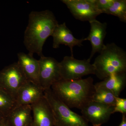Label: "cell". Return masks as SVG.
Instances as JSON below:
<instances>
[{"mask_svg":"<svg viewBox=\"0 0 126 126\" xmlns=\"http://www.w3.org/2000/svg\"><path fill=\"white\" fill-rule=\"evenodd\" d=\"M58 24L54 14L50 11L31 12L24 34V44L28 54L33 56L36 54L40 57L44 56V44L47 39L52 36Z\"/></svg>","mask_w":126,"mask_h":126,"instance_id":"cell-1","label":"cell"},{"mask_svg":"<svg viewBox=\"0 0 126 126\" xmlns=\"http://www.w3.org/2000/svg\"><path fill=\"white\" fill-rule=\"evenodd\" d=\"M51 89L69 108L80 110L92 101L95 92L94 79L91 77L72 80L61 79L54 83Z\"/></svg>","mask_w":126,"mask_h":126,"instance_id":"cell-2","label":"cell"},{"mask_svg":"<svg viewBox=\"0 0 126 126\" xmlns=\"http://www.w3.org/2000/svg\"><path fill=\"white\" fill-rule=\"evenodd\" d=\"M95 75L103 80L110 75L126 73V53L115 43L107 44L93 64Z\"/></svg>","mask_w":126,"mask_h":126,"instance_id":"cell-3","label":"cell"},{"mask_svg":"<svg viewBox=\"0 0 126 126\" xmlns=\"http://www.w3.org/2000/svg\"><path fill=\"white\" fill-rule=\"evenodd\" d=\"M44 95L52 109L54 126H90L82 116L74 112L50 88L44 90Z\"/></svg>","mask_w":126,"mask_h":126,"instance_id":"cell-4","label":"cell"},{"mask_svg":"<svg viewBox=\"0 0 126 126\" xmlns=\"http://www.w3.org/2000/svg\"><path fill=\"white\" fill-rule=\"evenodd\" d=\"M59 64L61 79L64 80L79 79L89 75H95L94 66L87 60L65 56Z\"/></svg>","mask_w":126,"mask_h":126,"instance_id":"cell-5","label":"cell"},{"mask_svg":"<svg viewBox=\"0 0 126 126\" xmlns=\"http://www.w3.org/2000/svg\"><path fill=\"white\" fill-rule=\"evenodd\" d=\"M27 81L17 63L12 64L0 73L2 91L15 99L18 91Z\"/></svg>","mask_w":126,"mask_h":126,"instance_id":"cell-6","label":"cell"},{"mask_svg":"<svg viewBox=\"0 0 126 126\" xmlns=\"http://www.w3.org/2000/svg\"><path fill=\"white\" fill-rule=\"evenodd\" d=\"M39 64V85L43 90L50 88L54 83L62 79L59 64L55 59L51 57H41Z\"/></svg>","mask_w":126,"mask_h":126,"instance_id":"cell-7","label":"cell"},{"mask_svg":"<svg viewBox=\"0 0 126 126\" xmlns=\"http://www.w3.org/2000/svg\"><path fill=\"white\" fill-rule=\"evenodd\" d=\"M75 19L89 22L96 20L102 14L94 4L93 0H62Z\"/></svg>","mask_w":126,"mask_h":126,"instance_id":"cell-8","label":"cell"},{"mask_svg":"<svg viewBox=\"0 0 126 126\" xmlns=\"http://www.w3.org/2000/svg\"><path fill=\"white\" fill-rule=\"evenodd\" d=\"M114 106L90 102L81 109L82 116L93 126H101L108 121L113 114Z\"/></svg>","mask_w":126,"mask_h":126,"instance_id":"cell-9","label":"cell"},{"mask_svg":"<svg viewBox=\"0 0 126 126\" xmlns=\"http://www.w3.org/2000/svg\"><path fill=\"white\" fill-rule=\"evenodd\" d=\"M31 105L33 115L31 126H54L52 109L44 95Z\"/></svg>","mask_w":126,"mask_h":126,"instance_id":"cell-10","label":"cell"},{"mask_svg":"<svg viewBox=\"0 0 126 126\" xmlns=\"http://www.w3.org/2000/svg\"><path fill=\"white\" fill-rule=\"evenodd\" d=\"M90 25V33L88 36L84 38V41H89L92 46L90 57L87 60L90 62L95 53H100L105 46L104 40L107 34V24L101 23L97 20L89 22Z\"/></svg>","mask_w":126,"mask_h":126,"instance_id":"cell-11","label":"cell"},{"mask_svg":"<svg viewBox=\"0 0 126 126\" xmlns=\"http://www.w3.org/2000/svg\"><path fill=\"white\" fill-rule=\"evenodd\" d=\"M52 36L53 38V48H57L61 45L67 46L70 48L71 56L72 57H74L73 54V47L75 46L79 47L82 46V43L84 41V38L79 39L74 36L65 23L57 25Z\"/></svg>","mask_w":126,"mask_h":126,"instance_id":"cell-12","label":"cell"},{"mask_svg":"<svg viewBox=\"0 0 126 126\" xmlns=\"http://www.w3.org/2000/svg\"><path fill=\"white\" fill-rule=\"evenodd\" d=\"M44 96V90L40 86L27 81L18 91L16 97L17 106L31 105Z\"/></svg>","mask_w":126,"mask_h":126,"instance_id":"cell-13","label":"cell"},{"mask_svg":"<svg viewBox=\"0 0 126 126\" xmlns=\"http://www.w3.org/2000/svg\"><path fill=\"white\" fill-rule=\"evenodd\" d=\"M17 63L28 81L39 85V64L33 55L23 52L18 54Z\"/></svg>","mask_w":126,"mask_h":126,"instance_id":"cell-14","label":"cell"},{"mask_svg":"<svg viewBox=\"0 0 126 126\" xmlns=\"http://www.w3.org/2000/svg\"><path fill=\"white\" fill-rule=\"evenodd\" d=\"M31 105L16 106L6 117L10 126H31L32 122Z\"/></svg>","mask_w":126,"mask_h":126,"instance_id":"cell-15","label":"cell"},{"mask_svg":"<svg viewBox=\"0 0 126 126\" xmlns=\"http://www.w3.org/2000/svg\"><path fill=\"white\" fill-rule=\"evenodd\" d=\"M126 84V73L110 75L102 81L94 84L95 88H103L110 90L116 97H119Z\"/></svg>","mask_w":126,"mask_h":126,"instance_id":"cell-16","label":"cell"},{"mask_svg":"<svg viewBox=\"0 0 126 126\" xmlns=\"http://www.w3.org/2000/svg\"><path fill=\"white\" fill-rule=\"evenodd\" d=\"M103 13L117 16L121 21L126 23V0H114L112 4Z\"/></svg>","mask_w":126,"mask_h":126,"instance_id":"cell-17","label":"cell"},{"mask_svg":"<svg viewBox=\"0 0 126 126\" xmlns=\"http://www.w3.org/2000/svg\"><path fill=\"white\" fill-rule=\"evenodd\" d=\"M116 97L110 90L103 88H98L95 89L92 101L105 105L115 106Z\"/></svg>","mask_w":126,"mask_h":126,"instance_id":"cell-18","label":"cell"},{"mask_svg":"<svg viewBox=\"0 0 126 126\" xmlns=\"http://www.w3.org/2000/svg\"><path fill=\"white\" fill-rule=\"evenodd\" d=\"M16 99L13 97L0 90V110L4 113L7 117L16 107Z\"/></svg>","mask_w":126,"mask_h":126,"instance_id":"cell-19","label":"cell"},{"mask_svg":"<svg viewBox=\"0 0 126 126\" xmlns=\"http://www.w3.org/2000/svg\"><path fill=\"white\" fill-rule=\"evenodd\" d=\"M119 112L122 114H126V99L116 97V103L114 106L113 114Z\"/></svg>","mask_w":126,"mask_h":126,"instance_id":"cell-20","label":"cell"},{"mask_svg":"<svg viewBox=\"0 0 126 126\" xmlns=\"http://www.w3.org/2000/svg\"><path fill=\"white\" fill-rule=\"evenodd\" d=\"M113 1L114 0H93L94 4L102 14L112 4Z\"/></svg>","mask_w":126,"mask_h":126,"instance_id":"cell-21","label":"cell"},{"mask_svg":"<svg viewBox=\"0 0 126 126\" xmlns=\"http://www.w3.org/2000/svg\"><path fill=\"white\" fill-rule=\"evenodd\" d=\"M119 126H126V114H122L121 122Z\"/></svg>","mask_w":126,"mask_h":126,"instance_id":"cell-22","label":"cell"},{"mask_svg":"<svg viewBox=\"0 0 126 126\" xmlns=\"http://www.w3.org/2000/svg\"><path fill=\"white\" fill-rule=\"evenodd\" d=\"M0 126H9L8 123H7V121H6L4 123V124H2V125H1Z\"/></svg>","mask_w":126,"mask_h":126,"instance_id":"cell-23","label":"cell"},{"mask_svg":"<svg viewBox=\"0 0 126 126\" xmlns=\"http://www.w3.org/2000/svg\"><path fill=\"white\" fill-rule=\"evenodd\" d=\"M6 117H3V116H0V122L1 121V120L2 119H3V118H6Z\"/></svg>","mask_w":126,"mask_h":126,"instance_id":"cell-24","label":"cell"},{"mask_svg":"<svg viewBox=\"0 0 126 126\" xmlns=\"http://www.w3.org/2000/svg\"></svg>","mask_w":126,"mask_h":126,"instance_id":"cell-25","label":"cell"}]
</instances>
